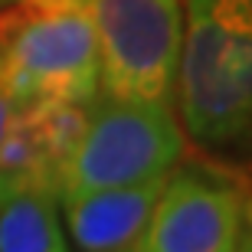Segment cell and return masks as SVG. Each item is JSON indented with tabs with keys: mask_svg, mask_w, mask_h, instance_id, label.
I'll return each instance as SVG.
<instances>
[{
	"mask_svg": "<svg viewBox=\"0 0 252 252\" xmlns=\"http://www.w3.org/2000/svg\"><path fill=\"white\" fill-rule=\"evenodd\" d=\"M174 98L196 148L229 154L252 144V0H184Z\"/></svg>",
	"mask_w": 252,
	"mask_h": 252,
	"instance_id": "cell-1",
	"label": "cell"
},
{
	"mask_svg": "<svg viewBox=\"0 0 252 252\" xmlns=\"http://www.w3.org/2000/svg\"><path fill=\"white\" fill-rule=\"evenodd\" d=\"M0 72L20 105L89 102L98 46L75 0H13L0 10Z\"/></svg>",
	"mask_w": 252,
	"mask_h": 252,
	"instance_id": "cell-2",
	"label": "cell"
},
{
	"mask_svg": "<svg viewBox=\"0 0 252 252\" xmlns=\"http://www.w3.org/2000/svg\"><path fill=\"white\" fill-rule=\"evenodd\" d=\"M184 154L187 134L170 102H138L95 92L63 193L164 177Z\"/></svg>",
	"mask_w": 252,
	"mask_h": 252,
	"instance_id": "cell-3",
	"label": "cell"
},
{
	"mask_svg": "<svg viewBox=\"0 0 252 252\" xmlns=\"http://www.w3.org/2000/svg\"><path fill=\"white\" fill-rule=\"evenodd\" d=\"M98 46V92L170 102L184 39V0H75Z\"/></svg>",
	"mask_w": 252,
	"mask_h": 252,
	"instance_id": "cell-4",
	"label": "cell"
},
{
	"mask_svg": "<svg viewBox=\"0 0 252 252\" xmlns=\"http://www.w3.org/2000/svg\"><path fill=\"white\" fill-rule=\"evenodd\" d=\"M246 187L229 170L190 160L170 170L138 246L144 252H236Z\"/></svg>",
	"mask_w": 252,
	"mask_h": 252,
	"instance_id": "cell-5",
	"label": "cell"
},
{
	"mask_svg": "<svg viewBox=\"0 0 252 252\" xmlns=\"http://www.w3.org/2000/svg\"><path fill=\"white\" fill-rule=\"evenodd\" d=\"M89 102L20 105L0 144V190L23 187L63 196L65 174L85 128Z\"/></svg>",
	"mask_w": 252,
	"mask_h": 252,
	"instance_id": "cell-6",
	"label": "cell"
},
{
	"mask_svg": "<svg viewBox=\"0 0 252 252\" xmlns=\"http://www.w3.org/2000/svg\"><path fill=\"white\" fill-rule=\"evenodd\" d=\"M164 180L167 174L144 180V184L63 193L59 213H63L65 233L72 236V246L79 252H112L138 243L154 213Z\"/></svg>",
	"mask_w": 252,
	"mask_h": 252,
	"instance_id": "cell-7",
	"label": "cell"
},
{
	"mask_svg": "<svg viewBox=\"0 0 252 252\" xmlns=\"http://www.w3.org/2000/svg\"><path fill=\"white\" fill-rule=\"evenodd\" d=\"M0 252H72L59 196L43 190H0Z\"/></svg>",
	"mask_w": 252,
	"mask_h": 252,
	"instance_id": "cell-8",
	"label": "cell"
},
{
	"mask_svg": "<svg viewBox=\"0 0 252 252\" xmlns=\"http://www.w3.org/2000/svg\"><path fill=\"white\" fill-rule=\"evenodd\" d=\"M17 112H20V102H17V95L10 92L3 72H0V144L7 138V131H10V125H13V118H17Z\"/></svg>",
	"mask_w": 252,
	"mask_h": 252,
	"instance_id": "cell-9",
	"label": "cell"
},
{
	"mask_svg": "<svg viewBox=\"0 0 252 252\" xmlns=\"http://www.w3.org/2000/svg\"><path fill=\"white\" fill-rule=\"evenodd\" d=\"M236 252H252V190L246 193V203H243V229H239Z\"/></svg>",
	"mask_w": 252,
	"mask_h": 252,
	"instance_id": "cell-10",
	"label": "cell"
},
{
	"mask_svg": "<svg viewBox=\"0 0 252 252\" xmlns=\"http://www.w3.org/2000/svg\"><path fill=\"white\" fill-rule=\"evenodd\" d=\"M112 252H144L138 243H131V246H122V249H112Z\"/></svg>",
	"mask_w": 252,
	"mask_h": 252,
	"instance_id": "cell-11",
	"label": "cell"
},
{
	"mask_svg": "<svg viewBox=\"0 0 252 252\" xmlns=\"http://www.w3.org/2000/svg\"><path fill=\"white\" fill-rule=\"evenodd\" d=\"M7 3H13V0H0V10H3V7H7Z\"/></svg>",
	"mask_w": 252,
	"mask_h": 252,
	"instance_id": "cell-12",
	"label": "cell"
}]
</instances>
